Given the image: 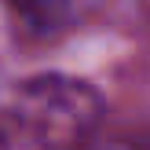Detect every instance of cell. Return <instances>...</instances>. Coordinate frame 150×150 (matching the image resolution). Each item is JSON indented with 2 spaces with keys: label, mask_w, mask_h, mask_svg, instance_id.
I'll return each mask as SVG.
<instances>
[{
  "label": "cell",
  "mask_w": 150,
  "mask_h": 150,
  "mask_svg": "<svg viewBox=\"0 0 150 150\" xmlns=\"http://www.w3.org/2000/svg\"><path fill=\"white\" fill-rule=\"evenodd\" d=\"M103 110L106 103L88 81L37 73L0 106V150H84Z\"/></svg>",
  "instance_id": "6da1fadb"
},
{
  "label": "cell",
  "mask_w": 150,
  "mask_h": 150,
  "mask_svg": "<svg viewBox=\"0 0 150 150\" xmlns=\"http://www.w3.org/2000/svg\"><path fill=\"white\" fill-rule=\"evenodd\" d=\"M15 4H18L22 11H29V15H48L59 0H15Z\"/></svg>",
  "instance_id": "7a4b0ae2"
},
{
  "label": "cell",
  "mask_w": 150,
  "mask_h": 150,
  "mask_svg": "<svg viewBox=\"0 0 150 150\" xmlns=\"http://www.w3.org/2000/svg\"><path fill=\"white\" fill-rule=\"evenodd\" d=\"M99 150H146L143 143H136V139H114V143L99 146Z\"/></svg>",
  "instance_id": "3957f363"
},
{
  "label": "cell",
  "mask_w": 150,
  "mask_h": 150,
  "mask_svg": "<svg viewBox=\"0 0 150 150\" xmlns=\"http://www.w3.org/2000/svg\"><path fill=\"white\" fill-rule=\"evenodd\" d=\"M143 4H146V7H150V0H143Z\"/></svg>",
  "instance_id": "277c9868"
}]
</instances>
